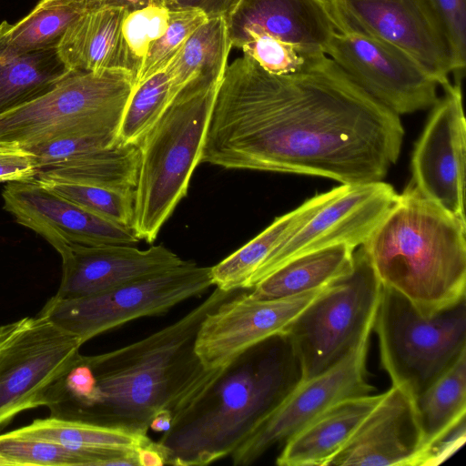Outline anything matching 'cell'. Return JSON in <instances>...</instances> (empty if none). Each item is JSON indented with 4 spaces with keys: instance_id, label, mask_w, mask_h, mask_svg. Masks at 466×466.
Masks as SVG:
<instances>
[{
    "instance_id": "obj_1",
    "label": "cell",
    "mask_w": 466,
    "mask_h": 466,
    "mask_svg": "<svg viewBox=\"0 0 466 466\" xmlns=\"http://www.w3.org/2000/svg\"><path fill=\"white\" fill-rule=\"evenodd\" d=\"M403 136L400 116L329 56L309 69L274 75L244 55L226 68L200 163L356 185L386 177Z\"/></svg>"
},
{
    "instance_id": "obj_2",
    "label": "cell",
    "mask_w": 466,
    "mask_h": 466,
    "mask_svg": "<svg viewBox=\"0 0 466 466\" xmlns=\"http://www.w3.org/2000/svg\"><path fill=\"white\" fill-rule=\"evenodd\" d=\"M239 290L216 287L172 324L116 350L83 355L93 376V391L63 419L145 434L161 410H169L176 422L223 371L224 368L203 366L195 352V340L205 317Z\"/></svg>"
},
{
    "instance_id": "obj_3",
    "label": "cell",
    "mask_w": 466,
    "mask_h": 466,
    "mask_svg": "<svg viewBox=\"0 0 466 466\" xmlns=\"http://www.w3.org/2000/svg\"><path fill=\"white\" fill-rule=\"evenodd\" d=\"M302 380L287 333L251 347L163 433L157 443L166 465L203 466L230 456Z\"/></svg>"
},
{
    "instance_id": "obj_4",
    "label": "cell",
    "mask_w": 466,
    "mask_h": 466,
    "mask_svg": "<svg viewBox=\"0 0 466 466\" xmlns=\"http://www.w3.org/2000/svg\"><path fill=\"white\" fill-rule=\"evenodd\" d=\"M466 221L410 183L360 246L382 286L424 317L466 299Z\"/></svg>"
},
{
    "instance_id": "obj_5",
    "label": "cell",
    "mask_w": 466,
    "mask_h": 466,
    "mask_svg": "<svg viewBox=\"0 0 466 466\" xmlns=\"http://www.w3.org/2000/svg\"><path fill=\"white\" fill-rule=\"evenodd\" d=\"M221 81L187 83L139 142L132 228L152 243L187 195L200 158Z\"/></svg>"
},
{
    "instance_id": "obj_6",
    "label": "cell",
    "mask_w": 466,
    "mask_h": 466,
    "mask_svg": "<svg viewBox=\"0 0 466 466\" xmlns=\"http://www.w3.org/2000/svg\"><path fill=\"white\" fill-rule=\"evenodd\" d=\"M134 84L124 69L70 70L46 94L0 116V139L25 147L70 137H116Z\"/></svg>"
},
{
    "instance_id": "obj_7",
    "label": "cell",
    "mask_w": 466,
    "mask_h": 466,
    "mask_svg": "<svg viewBox=\"0 0 466 466\" xmlns=\"http://www.w3.org/2000/svg\"><path fill=\"white\" fill-rule=\"evenodd\" d=\"M391 385L414 400L466 351L465 299L431 317L381 286L373 329Z\"/></svg>"
},
{
    "instance_id": "obj_8",
    "label": "cell",
    "mask_w": 466,
    "mask_h": 466,
    "mask_svg": "<svg viewBox=\"0 0 466 466\" xmlns=\"http://www.w3.org/2000/svg\"><path fill=\"white\" fill-rule=\"evenodd\" d=\"M357 248L351 272L329 285L285 331L302 380L336 365L371 334L382 285L363 248Z\"/></svg>"
},
{
    "instance_id": "obj_9",
    "label": "cell",
    "mask_w": 466,
    "mask_h": 466,
    "mask_svg": "<svg viewBox=\"0 0 466 466\" xmlns=\"http://www.w3.org/2000/svg\"><path fill=\"white\" fill-rule=\"evenodd\" d=\"M82 345L40 314L0 326V431L19 413L52 403Z\"/></svg>"
},
{
    "instance_id": "obj_10",
    "label": "cell",
    "mask_w": 466,
    "mask_h": 466,
    "mask_svg": "<svg viewBox=\"0 0 466 466\" xmlns=\"http://www.w3.org/2000/svg\"><path fill=\"white\" fill-rule=\"evenodd\" d=\"M213 286L211 267L192 260L106 291L76 299L50 298L38 314L77 336L82 344L131 320L163 315Z\"/></svg>"
},
{
    "instance_id": "obj_11",
    "label": "cell",
    "mask_w": 466,
    "mask_h": 466,
    "mask_svg": "<svg viewBox=\"0 0 466 466\" xmlns=\"http://www.w3.org/2000/svg\"><path fill=\"white\" fill-rule=\"evenodd\" d=\"M337 29L408 54L439 83L454 73L444 25L430 0H329Z\"/></svg>"
},
{
    "instance_id": "obj_12",
    "label": "cell",
    "mask_w": 466,
    "mask_h": 466,
    "mask_svg": "<svg viewBox=\"0 0 466 466\" xmlns=\"http://www.w3.org/2000/svg\"><path fill=\"white\" fill-rule=\"evenodd\" d=\"M324 53L360 89L398 116L432 107L439 99L438 81L389 44L336 31Z\"/></svg>"
},
{
    "instance_id": "obj_13",
    "label": "cell",
    "mask_w": 466,
    "mask_h": 466,
    "mask_svg": "<svg viewBox=\"0 0 466 466\" xmlns=\"http://www.w3.org/2000/svg\"><path fill=\"white\" fill-rule=\"evenodd\" d=\"M370 334L343 360L324 372L302 380L230 454L236 466L249 465L277 444L285 442L309 422L345 399L372 394L367 378Z\"/></svg>"
},
{
    "instance_id": "obj_14",
    "label": "cell",
    "mask_w": 466,
    "mask_h": 466,
    "mask_svg": "<svg viewBox=\"0 0 466 466\" xmlns=\"http://www.w3.org/2000/svg\"><path fill=\"white\" fill-rule=\"evenodd\" d=\"M397 197L394 187L382 180L345 185L338 196L268 256L249 279L246 289L306 253L340 244L359 248L370 238Z\"/></svg>"
},
{
    "instance_id": "obj_15",
    "label": "cell",
    "mask_w": 466,
    "mask_h": 466,
    "mask_svg": "<svg viewBox=\"0 0 466 466\" xmlns=\"http://www.w3.org/2000/svg\"><path fill=\"white\" fill-rule=\"evenodd\" d=\"M327 287L279 299L239 292L205 317L195 340L196 354L208 370L226 367L251 347L285 333Z\"/></svg>"
},
{
    "instance_id": "obj_16",
    "label": "cell",
    "mask_w": 466,
    "mask_h": 466,
    "mask_svg": "<svg viewBox=\"0 0 466 466\" xmlns=\"http://www.w3.org/2000/svg\"><path fill=\"white\" fill-rule=\"evenodd\" d=\"M411 156V184L425 198L465 218L466 122L459 82L441 86Z\"/></svg>"
},
{
    "instance_id": "obj_17",
    "label": "cell",
    "mask_w": 466,
    "mask_h": 466,
    "mask_svg": "<svg viewBox=\"0 0 466 466\" xmlns=\"http://www.w3.org/2000/svg\"><path fill=\"white\" fill-rule=\"evenodd\" d=\"M4 209L40 235L58 253L70 245H131L140 241L132 228L106 219L46 188L35 178L7 182Z\"/></svg>"
},
{
    "instance_id": "obj_18",
    "label": "cell",
    "mask_w": 466,
    "mask_h": 466,
    "mask_svg": "<svg viewBox=\"0 0 466 466\" xmlns=\"http://www.w3.org/2000/svg\"><path fill=\"white\" fill-rule=\"evenodd\" d=\"M422 441L414 399L391 385L327 466H415Z\"/></svg>"
},
{
    "instance_id": "obj_19",
    "label": "cell",
    "mask_w": 466,
    "mask_h": 466,
    "mask_svg": "<svg viewBox=\"0 0 466 466\" xmlns=\"http://www.w3.org/2000/svg\"><path fill=\"white\" fill-rule=\"evenodd\" d=\"M59 255L62 278L54 297L64 299L101 293L185 262L164 245L141 250L131 245L74 244Z\"/></svg>"
},
{
    "instance_id": "obj_20",
    "label": "cell",
    "mask_w": 466,
    "mask_h": 466,
    "mask_svg": "<svg viewBox=\"0 0 466 466\" xmlns=\"http://www.w3.org/2000/svg\"><path fill=\"white\" fill-rule=\"evenodd\" d=\"M232 47L252 36L321 49L338 31L329 0H240L226 19Z\"/></svg>"
},
{
    "instance_id": "obj_21",
    "label": "cell",
    "mask_w": 466,
    "mask_h": 466,
    "mask_svg": "<svg viewBox=\"0 0 466 466\" xmlns=\"http://www.w3.org/2000/svg\"><path fill=\"white\" fill-rule=\"evenodd\" d=\"M382 393L345 399L332 405L284 442L279 466H327L380 401Z\"/></svg>"
},
{
    "instance_id": "obj_22",
    "label": "cell",
    "mask_w": 466,
    "mask_h": 466,
    "mask_svg": "<svg viewBox=\"0 0 466 466\" xmlns=\"http://www.w3.org/2000/svg\"><path fill=\"white\" fill-rule=\"evenodd\" d=\"M127 9L102 5L88 9L76 18L56 47L65 65L70 70H127L122 41Z\"/></svg>"
},
{
    "instance_id": "obj_23",
    "label": "cell",
    "mask_w": 466,
    "mask_h": 466,
    "mask_svg": "<svg viewBox=\"0 0 466 466\" xmlns=\"http://www.w3.org/2000/svg\"><path fill=\"white\" fill-rule=\"evenodd\" d=\"M344 186L316 194L295 209L276 218L254 238L211 267L213 285L226 291L246 289L249 279L268 256L324 205L338 196Z\"/></svg>"
},
{
    "instance_id": "obj_24",
    "label": "cell",
    "mask_w": 466,
    "mask_h": 466,
    "mask_svg": "<svg viewBox=\"0 0 466 466\" xmlns=\"http://www.w3.org/2000/svg\"><path fill=\"white\" fill-rule=\"evenodd\" d=\"M11 24H0V116L52 90L70 69L56 48L18 54L9 45Z\"/></svg>"
},
{
    "instance_id": "obj_25",
    "label": "cell",
    "mask_w": 466,
    "mask_h": 466,
    "mask_svg": "<svg viewBox=\"0 0 466 466\" xmlns=\"http://www.w3.org/2000/svg\"><path fill=\"white\" fill-rule=\"evenodd\" d=\"M355 248L340 244L297 257L254 286L255 299L289 297L332 284L351 272Z\"/></svg>"
},
{
    "instance_id": "obj_26",
    "label": "cell",
    "mask_w": 466,
    "mask_h": 466,
    "mask_svg": "<svg viewBox=\"0 0 466 466\" xmlns=\"http://www.w3.org/2000/svg\"><path fill=\"white\" fill-rule=\"evenodd\" d=\"M231 47L226 19H207L165 68L173 94L196 78L221 81Z\"/></svg>"
},
{
    "instance_id": "obj_27",
    "label": "cell",
    "mask_w": 466,
    "mask_h": 466,
    "mask_svg": "<svg viewBox=\"0 0 466 466\" xmlns=\"http://www.w3.org/2000/svg\"><path fill=\"white\" fill-rule=\"evenodd\" d=\"M0 453L14 466H138L137 450H83L35 438L0 434Z\"/></svg>"
},
{
    "instance_id": "obj_28",
    "label": "cell",
    "mask_w": 466,
    "mask_h": 466,
    "mask_svg": "<svg viewBox=\"0 0 466 466\" xmlns=\"http://www.w3.org/2000/svg\"><path fill=\"white\" fill-rule=\"evenodd\" d=\"M414 401L423 437L421 451L465 420L466 351Z\"/></svg>"
},
{
    "instance_id": "obj_29",
    "label": "cell",
    "mask_w": 466,
    "mask_h": 466,
    "mask_svg": "<svg viewBox=\"0 0 466 466\" xmlns=\"http://www.w3.org/2000/svg\"><path fill=\"white\" fill-rule=\"evenodd\" d=\"M8 433L83 450H137L152 441L137 431L52 416L34 420Z\"/></svg>"
},
{
    "instance_id": "obj_30",
    "label": "cell",
    "mask_w": 466,
    "mask_h": 466,
    "mask_svg": "<svg viewBox=\"0 0 466 466\" xmlns=\"http://www.w3.org/2000/svg\"><path fill=\"white\" fill-rule=\"evenodd\" d=\"M138 164L139 152L137 146L116 145L40 171L35 177L134 189Z\"/></svg>"
},
{
    "instance_id": "obj_31",
    "label": "cell",
    "mask_w": 466,
    "mask_h": 466,
    "mask_svg": "<svg viewBox=\"0 0 466 466\" xmlns=\"http://www.w3.org/2000/svg\"><path fill=\"white\" fill-rule=\"evenodd\" d=\"M88 9V0H40L26 16L10 25L9 45L18 54L56 48L68 26Z\"/></svg>"
},
{
    "instance_id": "obj_32",
    "label": "cell",
    "mask_w": 466,
    "mask_h": 466,
    "mask_svg": "<svg viewBox=\"0 0 466 466\" xmlns=\"http://www.w3.org/2000/svg\"><path fill=\"white\" fill-rule=\"evenodd\" d=\"M174 96L171 82L165 69L136 84L119 124L117 145L137 147L161 117Z\"/></svg>"
},
{
    "instance_id": "obj_33",
    "label": "cell",
    "mask_w": 466,
    "mask_h": 466,
    "mask_svg": "<svg viewBox=\"0 0 466 466\" xmlns=\"http://www.w3.org/2000/svg\"><path fill=\"white\" fill-rule=\"evenodd\" d=\"M35 179L69 201L119 225L132 228L134 189L79 184L51 178Z\"/></svg>"
},
{
    "instance_id": "obj_34",
    "label": "cell",
    "mask_w": 466,
    "mask_h": 466,
    "mask_svg": "<svg viewBox=\"0 0 466 466\" xmlns=\"http://www.w3.org/2000/svg\"><path fill=\"white\" fill-rule=\"evenodd\" d=\"M168 22L169 9L163 4L127 9L122 23V41L126 68L135 81L149 49L165 34Z\"/></svg>"
},
{
    "instance_id": "obj_35",
    "label": "cell",
    "mask_w": 466,
    "mask_h": 466,
    "mask_svg": "<svg viewBox=\"0 0 466 466\" xmlns=\"http://www.w3.org/2000/svg\"><path fill=\"white\" fill-rule=\"evenodd\" d=\"M241 49L244 55L274 75L309 69L328 56L321 49L289 44L268 35L252 36Z\"/></svg>"
},
{
    "instance_id": "obj_36",
    "label": "cell",
    "mask_w": 466,
    "mask_h": 466,
    "mask_svg": "<svg viewBox=\"0 0 466 466\" xmlns=\"http://www.w3.org/2000/svg\"><path fill=\"white\" fill-rule=\"evenodd\" d=\"M207 19L198 10H169L167 31L149 49L135 85L164 70Z\"/></svg>"
},
{
    "instance_id": "obj_37",
    "label": "cell",
    "mask_w": 466,
    "mask_h": 466,
    "mask_svg": "<svg viewBox=\"0 0 466 466\" xmlns=\"http://www.w3.org/2000/svg\"><path fill=\"white\" fill-rule=\"evenodd\" d=\"M116 145L114 136H86L59 138L25 148L33 154L38 173Z\"/></svg>"
},
{
    "instance_id": "obj_38",
    "label": "cell",
    "mask_w": 466,
    "mask_h": 466,
    "mask_svg": "<svg viewBox=\"0 0 466 466\" xmlns=\"http://www.w3.org/2000/svg\"><path fill=\"white\" fill-rule=\"evenodd\" d=\"M440 16L451 46L454 74L466 65V0H430Z\"/></svg>"
},
{
    "instance_id": "obj_39",
    "label": "cell",
    "mask_w": 466,
    "mask_h": 466,
    "mask_svg": "<svg viewBox=\"0 0 466 466\" xmlns=\"http://www.w3.org/2000/svg\"><path fill=\"white\" fill-rule=\"evenodd\" d=\"M37 167L34 156L16 142L0 139V183L34 179Z\"/></svg>"
},
{
    "instance_id": "obj_40",
    "label": "cell",
    "mask_w": 466,
    "mask_h": 466,
    "mask_svg": "<svg viewBox=\"0 0 466 466\" xmlns=\"http://www.w3.org/2000/svg\"><path fill=\"white\" fill-rule=\"evenodd\" d=\"M466 422L460 421L451 430L425 447L419 454L415 466L438 465L453 455L465 442Z\"/></svg>"
},
{
    "instance_id": "obj_41",
    "label": "cell",
    "mask_w": 466,
    "mask_h": 466,
    "mask_svg": "<svg viewBox=\"0 0 466 466\" xmlns=\"http://www.w3.org/2000/svg\"><path fill=\"white\" fill-rule=\"evenodd\" d=\"M239 2L240 0H163V4L169 10H198L208 19H227Z\"/></svg>"
},
{
    "instance_id": "obj_42",
    "label": "cell",
    "mask_w": 466,
    "mask_h": 466,
    "mask_svg": "<svg viewBox=\"0 0 466 466\" xmlns=\"http://www.w3.org/2000/svg\"><path fill=\"white\" fill-rule=\"evenodd\" d=\"M138 466H163L166 465L164 450L157 441H151L137 450Z\"/></svg>"
},
{
    "instance_id": "obj_43",
    "label": "cell",
    "mask_w": 466,
    "mask_h": 466,
    "mask_svg": "<svg viewBox=\"0 0 466 466\" xmlns=\"http://www.w3.org/2000/svg\"><path fill=\"white\" fill-rule=\"evenodd\" d=\"M89 3L91 8L102 5H117L134 9L149 4H163V0H89Z\"/></svg>"
},
{
    "instance_id": "obj_44",
    "label": "cell",
    "mask_w": 466,
    "mask_h": 466,
    "mask_svg": "<svg viewBox=\"0 0 466 466\" xmlns=\"http://www.w3.org/2000/svg\"><path fill=\"white\" fill-rule=\"evenodd\" d=\"M173 424V417L169 410H164L152 419L149 429L157 432H167Z\"/></svg>"
},
{
    "instance_id": "obj_45",
    "label": "cell",
    "mask_w": 466,
    "mask_h": 466,
    "mask_svg": "<svg viewBox=\"0 0 466 466\" xmlns=\"http://www.w3.org/2000/svg\"><path fill=\"white\" fill-rule=\"evenodd\" d=\"M0 466H14V464L0 453Z\"/></svg>"
}]
</instances>
